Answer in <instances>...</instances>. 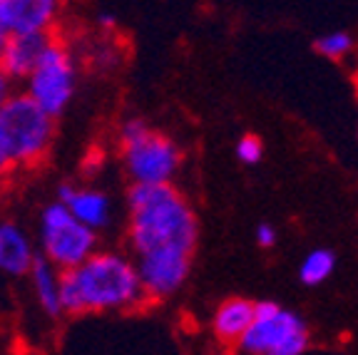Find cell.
I'll use <instances>...</instances> for the list:
<instances>
[{
    "label": "cell",
    "mask_w": 358,
    "mask_h": 355,
    "mask_svg": "<svg viewBox=\"0 0 358 355\" xmlns=\"http://www.w3.org/2000/svg\"><path fill=\"white\" fill-rule=\"evenodd\" d=\"M127 231L134 268L147 298H167L182 289L192 268L199 224L185 194L172 184L137 187L127 194Z\"/></svg>",
    "instance_id": "1"
},
{
    "label": "cell",
    "mask_w": 358,
    "mask_h": 355,
    "mask_svg": "<svg viewBox=\"0 0 358 355\" xmlns=\"http://www.w3.org/2000/svg\"><path fill=\"white\" fill-rule=\"evenodd\" d=\"M147 300L132 259L117 251H100L60 278L62 313H110L140 308Z\"/></svg>",
    "instance_id": "2"
},
{
    "label": "cell",
    "mask_w": 358,
    "mask_h": 355,
    "mask_svg": "<svg viewBox=\"0 0 358 355\" xmlns=\"http://www.w3.org/2000/svg\"><path fill=\"white\" fill-rule=\"evenodd\" d=\"M120 154L124 169L137 187H162L172 184L179 169L182 152L167 134L152 129L142 119H127L120 129Z\"/></svg>",
    "instance_id": "3"
},
{
    "label": "cell",
    "mask_w": 358,
    "mask_h": 355,
    "mask_svg": "<svg viewBox=\"0 0 358 355\" xmlns=\"http://www.w3.org/2000/svg\"><path fill=\"white\" fill-rule=\"evenodd\" d=\"M0 134L13 167H38L55 137V119L45 115L25 92H13L0 110Z\"/></svg>",
    "instance_id": "4"
},
{
    "label": "cell",
    "mask_w": 358,
    "mask_h": 355,
    "mask_svg": "<svg viewBox=\"0 0 358 355\" xmlns=\"http://www.w3.org/2000/svg\"><path fill=\"white\" fill-rule=\"evenodd\" d=\"M38 246L45 261L60 273L73 271L97 251V233L80 224L60 204L52 201L40 211L38 219Z\"/></svg>",
    "instance_id": "5"
},
{
    "label": "cell",
    "mask_w": 358,
    "mask_h": 355,
    "mask_svg": "<svg viewBox=\"0 0 358 355\" xmlns=\"http://www.w3.org/2000/svg\"><path fill=\"white\" fill-rule=\"evenodd\" d=\"M308 345L306 323L274 300L254 303V323L236 348L246 355H301Z\"/></svg>",
    "instance_id": "6"
},
{
    "label": "cell",
    "mask_w": 358,
    "mask_h": 355,
    "mask_svg": "<svg viewBox=\"0 0 358 355\" xmlns=\"http://www.w3.org/2000/svg\"><path fill=\"white\" fill-rule=\"evenodd\" d=\"M75 87H78V65H75L73 52L52 38L48 50L40 57L38 67L25 80L22 92L28 94L45 115H50L55 119L70 107L75 97Z\"/></svg>",
    "instance_id": "7"
},
{
    "label": "cell",
    "mask_w": 358,
    "mask_h": 355,
    "mask_svg": "<svg viewBox=\"0 0 358 355\" xmlns=\"http://www.w3.org/2000/svg\"><path fill=\"white\" fill-rule=\"evenodd\" d=\"M0 15L8 35H50L60 15L57 0H0Z\"/></svg>",
    "instance_id": "8"
},
{
    "label": "cell",
    "mask_w": 358,
    "mask_h": 355,
    "mask_svg": "<svg viewBox=\"0 0 358 355\" xmlns=\"http://www.w3.org/2000/svg\"><path fill=\"white\" fill-rule=\"evenodd\" d=\"M57 201L65 206L80 224H85L92 231H102L112 222V199L110 194L92 187H75L62 184L57 189Z\"/></svg>",
    "instance_id": "9"
},
{
    "label": "cell",
    "mask_w": 358,
    "mask_h": 355,
    "mask_svg": "<svg viewBox=\"0 0 358 355\" xmlns=\"http://www.w3.org/2000/svg\"><path fill=\"white\" fill-rule=\"evenodd\" d=\"M50 40L52 35H10L0 52V73L10 82H25L38 67Z\"/></svg>",
    "instance_id": "10"
},
{
    "label": "cell",
    "mask_w": 358,
    "mask_h": 355,
    "mask_svg": "<svg viewBox=\"0 0 358 355\" xmlns=\"http://www.w3.org/2000/svg\"><path fill=\"white\" fill-rule=\"evenodd\" d=\"M38 251L25 229L15 222H0V273L13 278L28 276Z\"/></svg>",
    "instance_id": "11"
},
{
    "label": "cell",
    "mask_w": 358,
    "mask_h": 355,
    "mask_svg": "<svg viewBox=\"0 0 358 355\" xmlns=\"http://www.w3.org/2000/svg\"><path fill=\"white\" fill-rule=\"evenodd\" d=\"M254 323V303L244 298H227L214 313V335L224 345H239L241 335Z\"/></svg>",
    "instance_id": "12"
},
{
    "label": "cell",
    "mask_w": 358,
    "mask_h": 355,
    "mask_svg": "<svg viewBox=\"0 0 358 355\" xmlns=\"http://www.w3.org/2000/svg\"><path fill=\"white\" fill-rule=\"evenodd\" d=\"M30 286H33V294L38 305L43 308L50 318L62 316V303H60V278L62 273L55 266L45 261L43 256H38L28 273Z\"/></svg>",
    "instance_id": "13"
},
{
    "label": "cell",
    "mask_w": 358,
    "mask_h": 355,
    "mask_svg": "<svg viewBox=\"0 0 358 355\" xmlns=\"http://www.w3.org/2000/svg\"><path fill=\"white\" fill-rule=\"evenodd\" d=\"M334 266H336L334 251L316 249L306 256V261L299 268V276H301V283H306V286H319V283H324L334 273Z\"/></svg>",
    "instance_id": "14"
},
{
    "label": "cell",
    "mask_w": 358,
    "mask_h": 355,
    "mask_svg": "<svg viewBox=\"0 0 358 355\" xmlns=\"http://www.w3.org/2000/svg\"><path fill=\"white\" fill-rule=\"evenodd\" d=\"M351 35L348 33H331V35H324V38H319L316 40V50L321 52V55H326V57H331V60H338V57H343L348 50H351Z\"/></svg>",
    "instance_id": "15"
},
{
    "label": "cell",
    "mask_w": 358,
    "mask_h": 355,
    "mask_svg": "<svg viewBox=\"0 0 358 355\" xmlns=\"http://www.w3.org/2000/svg\"><path fill=\"white\" fill-rule=\"evenodd\" d=\"M236 157H239V161H244V164H257V161L264 157L262 139L254 137V134L241 137L239 145H236Z\"/></svg>",
    "instance_id": "16"
},
{
    "label": "cell",
    "mask_w": 358,
    "mask_h": 355,
    "mask_svg": "<svg viewBox=\"0 0 358 355\" xmlns=\"http://www.w3.org/2000/svg\"><path fill=\"white\" fill-rule=\"evenodd\" d=\"M257 241H259V246H264V249H271V246L276 244V231H274V226H268V224H259V229H257Z\"/></svg>",
    "instance_id": "17"
},
{
    "label": "cell",
    "mask_w": 358,
    "mask_h": 355,
    "mask_svg": "<svg viewBox=\"0 0 358 355\" xmlns=\"http://www.w3.org/2000/svg\"><path fill=\"white\" fill-rule=\"evenodd\" d=\"M13 169H15V167H13L10 152H8L6 139H3V134H0V177H8Z\"/></svg>",
    "instance_id": "18"
},
{
    "label": "cell",
    "mask_w": 358,
    "mask_h": 355,
    "mask_svg": "<svg viewBox=\"0 0 358 355\" xmlns=\"http://www.w3.org/2000/svg\"><path fill=\"white\" fill-rule=\"evenodd\" d=\"M13 94V82L6 78V75L0 73V110H3V105L8 102V97Z\"/></svg>",
    "instance_id": "19"
},
{
    "label": "cell",
    "mask_w": 358,
    "mask_h": 355,
    "mask_svg": "<svg viewBox=\"0 0 358 355\" xmlns=\"http://www.w3.org/2000/svg\"><path fill=\"white\" fill-rule=\"evenodd\" d=\"M8 30H6V22H3V15H0V52H3V48H6V43H8Z\"/></svg>",
    "instance_id": "20"
},
{
    "label": "cell",
    "mask_w": 358,
    "mask_h": 355,
    "mask_svg": "<svg viewBox=\"0 0 358 355\" xmlns=\"http://www.w3.org/2000/svg\"><path fill=\"white\" fill-rule=\"evenodd\" d=\"M214 355H222V353H214Z\"/></svg>",
    "instance_id": "21"
}]
</instances>
